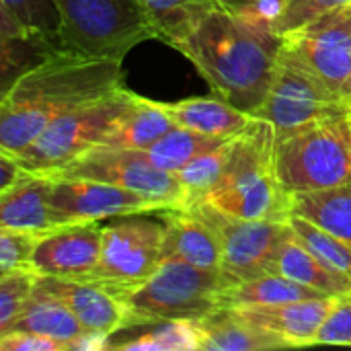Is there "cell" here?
<instances>
[{
    "mask_svg": "<svg viewBox=\"0 0 351 351\" xmlns=\"http://www.w3.org/2000/svg\"><path fill=\"white\" fill-rule=\"evenodd\" d=\"M177 123L167 111L165 103L134 97L130 107L117 117L111 130L103 138V146L128 148V150H148Z\"/></svg>",
    "mask_w": 351,
    "mask_h": 351,
    "instance_id": "44dd1931",
    "label": "cell"
},
{
    "mask_svg": "<svg viewBox=\"0 0 351 351\" xmlns=\"http://www.w3.org/2000/svg\"><path fill=\"white\" fill-rule=\"evenodd\" d=\"M274 274H282L294 282H300L308 288H315L327 296H343L351 294V278L331 269L327 263H323L296 234L294 230L290 237L282 243Z\"/></svg>",
    "mask_w": 351,
    "mask_h": 351,
    "instance_id": "603a6c76",
    "label": "cell"
},
{
    "mask_svg": "<svg viewBox=\"0 0 351 351\" xmlns=\"http://www.w3.org/2000/svg\"><path fill=\"white\" fill-rule=\"evenodd\" d=\"M134 97L136 93L123 86L95 103L78 107L49 123L31 146L14 156L27 171L51 177L86 150L99 146Z\"/></svg>",
    "mask_w": 351,
    "mask_h": 351,
    "instance_id": "52a82bcc",
    "label": "cell"
},
{
    "mask_svg": "<svg viewBox=\"0 0 351 351\" xmlns=\"http://www.w3.org/2000/svg\"><path fill=\"white\" fill-rule=\"evenodd\" d=\"M121 60L58 49L31 66L0 99V150L21 154L58 117L123 88Z\"/></svg>",
    "mask_w": 351,
    "mask_h": 351,
    "instance_id": "6da1fadb",
    "label": "cell"
},
{
    "mask_svg": "<svg viewBox=\"0 0 351 351\" xmlns=\"http://www.w3.org/2000/svg\"><path fill=\"white\" fill-rule=\"evenodd\" d=\"M276 140L274 125L253 115L249 128L230 140L224 175L202 202L241 220L288 222L292 195L276 175Z\"/></svg>",
    "mask_w": 351,
    "mask_h": 351,
    "instance_id": "3957f363",
    "label": "cell"
},
{
    "mask_svg": "<svg viewBox=\"0 0 351 351\" xmlns=\"http://www.w3.org/2000/svg\"><path fill=\"white\" fill-rule=\"evenodd\" d=\"M39 286L62 298L86 331L113 335L132 327L125 304L97 280L39 278Z\"/></svg>",
    "mask_w": 351,
    "mask_h": 351,
    "instance_id": "9a60e30c",
    "label": "cell"
},
{
    "mask_svg": "<svg viewBox=\"0 0 351 351\" xmlns=\"http://www.w3.org/2000/svg\"><path fill=\"white\" fill-rule=\"evenodd\" d=\"M49 204L58 224L103 222L128 214L162 212L158 204L142 193L123 189L113 183L84 177H51Z\"/></svg>",
    "mask_w": 351,
    "mask_h": 351,
    "instance_id": "4fadbf2b",
    "label": "cell"
},
{
    "mask_svg": "<svg viewBox=\"0 0 351 351\" xmlns=\"http://www.w3.org/2000/svg\"><path fill=\"white\" fill-rule=\"evenodd\" d=\"M230 140L214 150L204 152L202 156L191 160L187 167H183L179 173H175L185 189L187 208L193 206L195 202L206 199L212 193V189L220 183L224 169H226L228 152H230Z\"/></svg>",
    "mask_w": 351,
    "mask_h": 351,
    "instance_id": "f546056e",
    "label": "cell"
},
{
    "mask_svg": "<svg viewBox=\"0 0 351 351\" xmlns=\"http://www.w3.org/2000/svg\"><path fill=\"white\" fill-rule=\"evenodd\" d=\"M41 237V232L0 228V274L33 267V255Z\"/></svg>",
    "mask_w": 351,
    "mask_h": 351,
    "instance_id": "d6a6232c",
    "label": "cell"
},
{
    "mask_svg": "<svg viewBox=\"0 0 351 351\" xmlns=\"http://www.w3.org/2000/svg\"><path fill=\"white\" fill-rule=\"evenodd\" d=\"M292 214L306 218L351 247V183L292 195Z\"/></svg>",
    "mask_w": 351,
    "mask_h": 351,
    "instance_id": "d4e9b609",
    "label": "cell"
},
{
    "mask_svg": "<svg viewBox=\"0 0 351 351\" xmlns=\"http://www.w3.org/2000/svg\"><path fill=\"white\" fill-rule=\"evenodd\" d=\"M51 177H84L119 185L152 199L167 210H185L187 195L175 173L158 169L144 150L95 146Z\"/></svg>",
    "mask_w": 351,
    "mask_h": 351,
    "instance_id": "30bf717a",
    "label": "cell"
},
{
    "mask_svg": "<svg viewBox=\"0 0 351 351\" xmlns=\"http://www.w3.org/2000/svg\"><path fill=\"white\" fill-rule=\"evenodd\" d=\"M276 175L290 193L351 183V115L331 117L276 140Z\"/></svg>",
    "mask_w": 351,
    "mask_h": 351,
    "instance_id": "5b68a950",
    "label": "cell"
},
{
    "mask_svg": "<svg viewBox=\"0 0 351 351\" xmlns=\"http://www.w3.org/2000/svg\"><path fill=\"white\" fill-rule=\"evenodd\" d=\"M39 274L33 267L14 269L8 274H0V335L8 333L29 302Z\"/></svg>",
    "mask_w": 351,
    "mask_h": 351,
    "instance_id": "1f68e13d",
    "label": "cell"
},
{
    "mask_svg": "<svg viewBox=\"0 0 351 351\" xmlns=\"http://www.w3.org/2000/svg\"><path fill=\"white\" fill-rule=\"evenodd\" d=\"M185 210L202 216L220 239V290L274 274L278 251L292 232L288 222L241 220L208 202H195Z\"/></svg>",
    "mask_w": 351,
    "mask_h": 351,
    "instance_id": "ba28073f",
    "label": "cell"
},
{
    "mask_svg": "<svg viewBox=\"0 0 351 351\" xmlns=\"http://www.w3.org/2000/svg\"><path fill=\"white\" fill-rule=\"evenodd\" d=\"M199 323L202 351H267L290 350V343L249 321L237 308L220 306Z\"/></svg>",
    "mask_w": 351,
    "mask_h": 351,
    "instance_id": "d6986e66",
    "label": "cell"
},
{
    "mask_svg": "<svg viewBox=\"0 0 351 351\" xmlns=\"http://www.w3.org/2000/svg\"><path fill=\"white\" fill-rule=\"evenodd\" d=\"M351 115V109L333 99L306 66L282 43L274 82L255 117L274 125L276 136L302 130L306 125Z\"/></svg>",
    "mask_w": 351,
    "mask_h": 351,
    "instance_id": "9c48e42d",
    "label": "cell"
},
{
    "mask_svg": "<svg viewBox=\"0 0 351 351\" xmlns=\"http://www.w3.org/2000/svg\"><path fill=\"white\" fill-rule=\"evenodd\" d=\"M60 45L88 58L121 60L130 49L156 39L138 0H53Z\"/></svg>",
    "mask_w": 351,
    "mask_h": 351,
    "instance_id": "8992f818",
    "label": "cell"
},
{
    "mask_svg": "<svg viewBox=\"0 0 351 351\" xmlns=\"http://www.w3.org/2000/svg\"><path fill=\"white\" fill-rule=\"evenodd\" d=\"M103 251L101 222H70L41 237L33 269L43 278L86 280L95 274Z\"/></svg>",
    "mask_w": 351,
    "mask_h": 351,
    "instance_id": "5bb4252c",
    "label": "cell"
},
{
    "mask_svg": "<svg viewBox=\"0 0 351 351\" xmlns=\"http://www.w3.org/2000/svg\"><path fill=\"white\" fill-rule=\"evenodd\" d=\"M290 228L294 230V234L323 261L327 263L331 269L343 274L351 278V247L348 243H343L341 239L329 234L327 230H323L321 226L308 222L302 216L292 214L288 220Z\"/></svg>",
    "mask_w": 351,
    "mask_h": 351,
    "instance_id": "4dcf8cb0",
    "label": "cell"
},
{
    "mask_svg": "<svg viewBox=\"0 0 351 351\" xmlns=\"http://www.w3.org/2000/svg\"><path fill=\"white\" fill-rule=\"evenodd\" d=\"M111 335L107 333H99V331H84L72 346L70 351H101L107 350Z\"/></svg>",
    "mask_w": 351,
    "mask_h": 351,
    "instance_id": "8d00e7d4",
    "label": "cell"
},
{
    "mask_svg": "<svg viewBox=\"0 0 351 351\" xmlns=\"http://www.w3.org/2000/svg\"><path fill=\"white\" fill-rule=\"evenodd\" d=\"M165 228V214L162 220H154L150 214L109 218L103 224L101 261L88 280H99L111 288L144 282L162 263Z\"/></svg>",
    "mask_w": 351,
    "mask_h": 351,
    "instance_id": "8fae6325",
    "label": "cell"
},
{
    "mask_svg": "<svg viewBox=\"0 0 351 351\" xmlns=\"http://www.w3.org/2000/svg\"><path fill=\"white\" fill-rule=\"evenodd\" d=\"M150 19L156 39L177 47L197 21L216 6L214 0H138Z\"/></svg>",
    "mask_w": 351,
    "mask_h": 351,
    "instance_id": "4316f807",
    "label": "cell"
},
{
    "mask_svg": "<svg viewBox=\"0 0 351 351\" xmlns=\"http://www.w3.org/2000/svg\"><path fill=\"white\" fill-rule=\"evenodd\" d=\"M282 43L274 29L216 4L175 49L191 60L214 95L255 115L274 82Z\"/></svg>",
    "mask_w": 351,
    "mask_h": 351,
    "instance_id": "7a4b0ae2",
    "label": "cell"
},
{
    "mask_svg": "<svg viewBox=\"0 0 351 351\" xmlns=\"http://www.w3.org/2000/svg\"><path fill=\"white\" fill-rule=\"evenodd\" d=\"M0 350L2 351H68L64 343L37 335V333H25V331H10L6 335H0Z\"/></svg>",
    "mask_w": 351,
    "mask_h": 351,
    "instance_id": "d590c367",
    "label": "cell"
},
{
    "mask_svg": "<svg viewBox=\"0 0 351 351\" xmlns=\"http://www.w3.org/2000/svg\"><path fill=\"white\" fill-rule=\"evenodd\" d=\"M173 121L214 138H234L249 128L253 115L230 105L218 95L191 97L177 103H165Z\"/></svg>",
    "mask_w": 351,
    "mask_h": 351,
    "instance_id": "ffe728a7",
    "label": "cell"
},
{
    "mask_svg": "<svg viewBox=\"0 0 351 351\" xmlns=\"http://www.w3.org/2000/svg\"><path fill=\"white\" fill-rule=\"evenodd\" d=\"M228 140L230 138H214V136H206L189 128L175 125L154 146H150L146 154L158 169L169 171V173H179L191 160H195L208 150H214L226 144Z\"/></svg>",
    "mask_w": 351,
    "mask_h": 351,
    "instance_id": "83f0119b",
    "label": "cell"
},
{
    "mask_svg": "<svg viewBox=\"0 0 351 351\" xmlns=\"http://www.w3.org/2000/svg\"><path fill=\"white\" fill-rule=\"evenodd\" d=\"M351 346V294L335 298L323 327L317 335V346Z\"/></svg>",
    "mask_w": 351,
    "mask_h": 351,
    "instance_id": "e575fe53",
    "label": "cell"
},
{
    "mask_svg": "<svg viewBox=\"0 0 351 351\" xmlns=\"http://www.w3.org/2000/svg\"><path fill=\"white\" fill-rule=\"evenodd\" d=\"M10 331H25V333H37L51 337L66 346L70 351V346L86 331L80 321L74 317V313L68 308V304L45 290L43 286H35L29 302L25 304L23 313L14 321ZM8 331V333H10ZM6 335V333H4Z\"/></svg>",
    "mask_w": 351,
    "mask_h": 351,
    "instance_id": "7402d4cb",
    "label": "cell"
},
{
    "mask_svg": "<svg viewBox=\"0 0 351 351\" xmlns=\"http://www.w3.org/2000/svg\"><path fill=\"white\" fill-rule=\"evenodd\" d=\"M214 2H216L218 6H222V8H228V10L241 14L253 0H214Z\"/></svg>",
    "mask_w": 351,
    "mask_h": 351,
    "instance_id": "74e56055",
    "label": "cell"
},
{
    "mask_svg": "<svg viewBox=\"0 0 351 351\" xmlns=\"http://www.w3.org/2000/svg\"><path fill=\"white\" fill-rule=\"evenodd\" d=\"M341 6H351V0H286L282 16L276 21L274 31L278 35H288L302 25L315 21L317 16L331 12Z\"/></svg>",
    "mask_w": 351,
    "mask_h": 351,
    "instance_id": "836d02e7",
    "label": "cell"
},
{
    "mask_svg": "<svg viewBox=\"0 0 351 351\" xmlns=\"http://www.w3.org/2000/svg\"><path fill=\"white\" fill-rule=\"evenodd\" d=\"M0 35L25 37L51 51L62 49L58 21L49 19L45 0H0Z\"/></svg>",
    "mask_w": 351,
    "mask_h": 351,
    "instance_id": "484cf974",
    "label": "cell"
},
{
    "mask_svg": "<svg viewBox=\"0 0 351 351\" xmlns=\"http://www.w3.org/2000/svg\"><path fill=\"white\" fill-rule=\"evenodd\" d=\"M107 288L125 304L132 327L169 321H202L220 308V274L199 269L179 259H165L154 274L136 286Z\"/></svg>",
    "mask_w": 351,
    "mask_h": 351,
    "instance_id": "277c9868",
    "label": "cell"
},
{
    "mask_svg": "<svg viewBox=\"0 0 351 351\" xmlns=\"http://www.w3.org/2000/svg\"><path fill=\"white\" fill-rule=\"evenodd\" d=\"M315 298H327V294L308 288L300 282H294L282 274H267L257 280H249L218 292L220 306H228V308L286 304V302L315 300Z\"/></svg>",
    "mask_w": 351,
    "mask_h": 351,
    "instance_id": "cb8c5ba5",
    "label": "cell"
},
{
    "mask_svg": "<svg viewBox=\"0 0 351 351\" xmlns=\"http://www.w3.org/2000/svg\"><path fill=\"white\" fill-rule=\"evenodd\" d=\"M107 350L123 351H202V329L197 321H169L158 329L132 341L113 343Z\"/></svg>",
    "mask_w": 351,
    "mask_h": 351,
    "instance_id": "f1b7e54d",
    "label": "cell"
},
{
    "mask_svg": "<svg viewBox=\"0 0 351 351\" xmlns=\"http://www.w3.org/2000/svg\"><path fill=\"white\" fill-rule=\"evenodd\" d=\"M284 45L333 99L351 109V6L325 12L284 35Z\"/></svg>",
    "mask_w": 351,
    "mask_h": 351,
    "instance_id": "7c38bea8",
    "label": "cell"
},
{
    "mask_svg": "<svg viewBox=\"0 0 351 351\" xmlns=\"http://www.w3.org/2000/svg\"><path fill=\"white\" fill-rule=\"evenodd\" d=\"M162 261L179 259L199 269L218 271L222 265V247L214 228L193 210H167Z\"/></svg>",
    "mask_w": 351,
    "mask_h": 351,
    "instance_id": "e0dca14e",
    "label": "cell"
},
{
    "mask_svg": "<svg viewBox=\"0 0 351 351\" xmlns=\"http://www.w3.org/2000/svg\"><path fill=\"white\" fill-rule=\"evenodd\" d=\"M53 179L49 175L27 173L19 183L0 191V228L29 230V232H49L58 224L49 193Z\"/></svg>",
    "mask_w": 351,
    "mask_h": 351,
    "instance_id": "ac0fdd59",
    "label": "cell"
},
{
    "mask_svg": "<svg viewBox=\"0 0 351 351\" xmlns=\"http://www.w3.org/2000/svg\"><path fill=\"white\" fill-rule=\"evenodd\" d=\"M335 298L337 296L267 306H241L237 311L249 321L265 327L267 331L288 341L290 348H306L317 346L319 329L323 327L329 311L333 308Z\"/></svg>",
    "mask_w": 351,
    "mask_h": 351,
    "instance_id": "2e32d148",
    "label": "cell"
}]
</instances>
